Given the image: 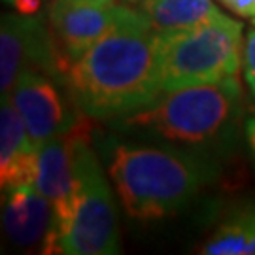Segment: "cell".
<instances>
[{
	"label": "cell",
	"instance_id": "6da1fadb",
	"mask_svg": "<svg viewBox=\"0 0 255 255\" xmlns=\"http://www.w3.org/2000/svg\"><path fill=\"white\" fill-rule=\"evenodd\" d=\"M159 30L136 11L66 68V83L83 114L114 121L161 95Z\"/></svg>",
	"mask_w": 255,
	"mask_h": 255
},
{
	"label": "cell",
	"instance_id": "7a4b0ae2",
	"mask_svg": "<svg viewBox=\"0 0 255 255\" xmlns=\"http://www.w3.org/2000/svg\"><path fill=\"white\" fill-rule=\"evenodd\" d=\"M119 202L130 219L149 223L187 208L219 174L214 157L116 136H93Z\"/></svg>",
	"mask_w": 255,
	"mask_h": 255
},
{
	"label": "cell",
	"instance_id": "3957f363",
	"mask_svg": "<svg viewBox=\"0 0 255 255\" xmlns=\"http://www.w3.org/2000/svg\"><path fill=\"white\" fill-rule=\"evenodd\" d=\"M244 93L237 76L161 93L151 104L112 121L116 130L218 159L237 146Z\"/></svg>",
	"mask_w": 255,
	"mask_h": 255
},
{
	"label": "cell",
	"instance_id": "277c9868",
	"mask_svg": "<svg viewBox=\"0 0 255 255\" xmlns=\"http://www.w3.org/2000/svg\"><path fill=\"white\" fill-rule=\"evenodd\" d=\"M161 91L237 76L242 63V23L218 15L182 30H159Z\"/></svg>",
	"mask_w": 255,
	"mask_h": 255
},
{
	"label": "cell",
	"instance_id": "5b68a950",
	"mask_svg": "<svg viewBox=\"0 0 255 255\" xmlns=\"http://www.w3.org/2000/svg\"><path fill=\"white\" fill-rule=\"evenodd\" d=\"M95 132L76 138V204L74 216L55 240V254L114 255L121 252L114 195L102 172L99 157L91 147Z\"/></svg>",
	"mask_w": 255,
	"mask_h": 255
},
{
	"label": "cell",
	"instance_id": "8992f818",
	"mask_svg": "<svg viewBox=\"0 0 255 255\" xmlns=\"http://www.w3.org/2000/svg\"><path fill=\"white\" fill-rule=\"evenodd\" d=\"M27 125L30 142L42 146L46 140L72 132L83 114L64 76L25 70L8 95Z\"/></svg>",
	"mask_w": 255,
	"mask_h": 255
},
{
	"label": "cell",
	"instance_id": "52a82bcc",
	"mask_svg": "<svg viewBox=\"0 0 255 255\" xmlns=\"http://www.w3.org/2000/svg\"><path fill=\"white\" fill-rule=\"evenodd\" d=\"M132 13V8L114 0H53L47 11V27L63 74L76 57L125 23Z\"/></svg>",
	"mask_w": 255,
	"mask_h": 255
},
{
	"label": "cell",
	"instance_id": "ba28073f",
	"mask_svg": "<svg viewBox=\"0 0 255 255\" xmlns=\"http://www.w3.org/2000/svg\"><path fill=\"white\" fill-rule=\"evenodd\" d=\"M64 76L46 21L34 15L4 13L0 23V89L8 97L25 70Z\"/></svg>",
	"mask_w": 255,
	"mask_h": 255
},
{
	"label": "cell",
	"instance_id": "9c48e42d",
	"mask_svg": "<svg viewBox=\"0 0 255 255\" xmlns=\"http://www.w3.org/2000/svg\"><path fill=\"white\" fill-rule=\"evenodd\" d=\"M95 121H97L95 118L85 116L72 132L49 138L42 146H38L36 187L53 206L57 237L66 229L74 216L76 189H78L76 168H74L76 138L83 132H93Z\"/></svg>",
	"mask_w": 255,
	"mask_h": 255
},
{
	"label": "cell",
	"instance_id": "30bf717a",
	"mask_svg": "<svg viewBox=\"0 0 255 255\" xmlns=\"http://www.w3.org/2000/svg\"><path fill=\"white\" fill-rule=\"evenodd\" d=\"M2 225L13 246L23 250L38 248L40 254L46 255L55 254L57 227L53 206L36 185L8 189V197H4Z\"/></svg>",
	"mask_w": 255,
	"mask_h": 255
},
{
	"label": "cell",
	"instance_id": "8fae6325",
	"mask_svg": "<svg viewBox=\"0 0 255 255\" xmlns=\"http://www.w3.org/2000/svg\"><path fill=\"white\" fill-rule=\"evenodd\" d=\"M38 149L30 142L27 125L9 97L0 108V187L8 191L21 185H36Z\"/></svg>",
	"mask_w": 255,
	"mask_h": 255
},
{
	"label": "cell",
	"instance_id": "7c38bea8",
	"mask_svg": "<svg viewBox=\"0 0 255 255\" xmlns=\"http://www.w3.org/2000/svg\"><path fill=\"white\" fill-rule=\"evenodd\" d=\"M199 252L204 255H255V201L229 210Z\"/></svg>",
	"mask_w": 255,
	"mask_h": 255
},
{
	"label": "cell",
	"instance_id": "4fadbf2b",
	"mask_svg": "<svg viewBox=\"0 0 255 255\" xmlns=\"http://www.w3.org/2000/svg\"><path fill=\"white\" fill-rule=\"evenodd\" d=\"M140 9L157 30H182L218 15L212 0H142Z\"/></svg>",
	"mask_w": 255,
	"mask_h": 255
},
{
	"label": "cell",
	"instance_id": "5bb4252c",
	"mask_svg": "<svg viewBox=\"0 0 255 255\" xmlns=\"http://www.w3.org/2000/svg\"><path fill=\"white\" fill-rule=\"evenodd\" d=\"M244 74L252 95L255 97V30L248 34L246 47H244Z\"/></svg>",
	"mask_w": 255,
	"mask_h": 255
},
{
	"label": "cell",
	"instance_id": "9a60e30c",
	"mask_svg": "<svg viewBox=\"0 0 255 255\" xmlns=\"http://www.w3.org/2000/svg\"><path fill=\"white\" fill-rule=\"evenodd\" d=\"M219 2L240 17H255V0H219Z\"/></svg>",
	"mask_w": 255,
	"mask_h": 255
},
{
	"label": "cell",
	"instance_id": "2e32d148",
	"mask_svg": "<svg viewBox=\"0 0 255 255\" xmlns=\"http://www.w3.org/2000/svg\"><path fill=\"white\" fill-rule=\"evenodd\" d=\"M8 2L23 15H36L42 8V0H8Z\"/></svg>",
	"mask_w": 255,
	"mask_h": 255
},
{
	"label": "cell",
	"instance_id": "e0dca14e",
	"mask_svg": "<svg viewBox=\"0 0 255 255\" xmlns=\"http://www.w3.org/2000/svg\"><path fill=\"white\" fill-rule=\"evenodd\" d=\"M244 136H246V144H248V149H250L252 163L255 166V112L246 119V123H244Z\"/></svg>",
	"mask_w": 255,
	"mask_h": 255
},
{
	"label": "cell",
	"instance_id": "ac0fdd59",
	"mask_svg": "<svg viewBox=\"0 0 255 255\" xmlns=\"http://www.w3.org/2000/svg\"><path fill=\"white\" fill-rule=\"evenodd\" d=\"M125 2H128V4H134V2H138V0H125Z\"/></svg>",
	"mask_w": 255,
	"mask_h": 255
},
{
	"label": "cell",
	"instance_id": "d6986e66",
	"mask_svg": "<svg viewBox=\"0 0 255 255\" xmlns=\"http://www.w3.org/2000/svg\"><path fill=\"white\" fill-rule=\"evenodd\" d=\"M254 25H255V21H254Z\"/></svg>",
	"mask_w": 255,
	"mask_h": 255
}]
</instances>
